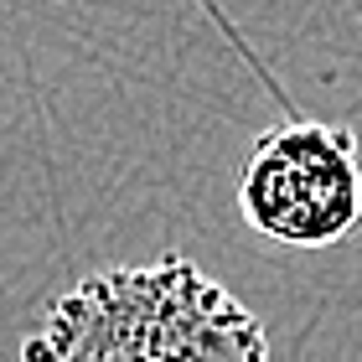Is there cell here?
Returning a JSON list of instances; mask_svg holds the SVG:
<instances>
[{
  "label": "cell",
  "instance_id": "1",
  "mask_svg": "<svg viewBox=\"0 0 362 362\" xmlns=\"http://www.w3.org/2000/svg\"><path fill=\"white\" fill-rule=\"evenodd\" d=\"M21 362H274L259 316L192 259L88 274L52 300Z\"/></svg>",
  "mask_w": 362,
  "mask_h": 362
},
{
  "label": "cell",
  "instance_id": "2",
  "mask_svg": "<svg viewBox=\"0 0 362 362\" xmlns=\"http://www.w3.org/2000/svg\"><path fill=\"white\" fill-rule=\"evenodd\" d=\"M238 207L254 233L290 249H326L347 238L362 223L357 135L316 119L264 129L238 176Z\"/></svg>",
  "mask_w": 362,
  "mask_h": 362
}]
</instances>
